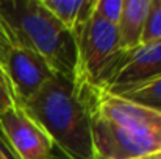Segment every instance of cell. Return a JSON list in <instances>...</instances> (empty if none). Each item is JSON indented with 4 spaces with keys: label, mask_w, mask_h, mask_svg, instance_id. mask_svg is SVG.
<instances>
[{
    "label": "cell",
    "mask_w": 161,
    "mask_h": 159,
    "mask_svg": "<svg viewBox=\"0 0 161 159\" xmlns=\"http://www.w3.org/2000/svg\"><path fill=\"white\" fill-rule=\"evenodd\" d=\"M49 134L64 159H97L92 144V87L58 73L20 105Z\"/></svg>",
    "instance_id": "6da1fadb"
},
{
    "label": "cell",
    "mask_w": 161,
    "mask_h": 159,
    "mask_svg": "<svg viewBox=\"0 0 161 159\" xmlns=\"http://www.w3.org/2000/svg\"><path fill=\"white\" fill-rule=\"evenodd\" d=\"M0 27L11 47L31 50L55 73L77 83V41L41 0H0Z\"/></svg>",
    "instance_id": "7a4b0ae2"
},
{
    "label": "cell",
    "mask_w": 161,
    "mask_h": 159,
    "mask_svg": "<svg viewBox=\"0 0 161 159\" xmlns=\"http://www.w3.org/2000/svg\"><path fill=\"white\" fill-rule=\"evenodd\" d=\"M74 38L78 53L77 83L102 91L127 55L120 49L116 25L102 19L94 9Z\"/></svg>",
    "instance_id": "3957f363"
},
{
    "label": "cell",
    "mask_w": 161,
    "mask_h": 159,
    "mask_svg": "<svg viewBox=\"0 0 161 159\" xmlns=\"http://www.w3.org/2000/svg\"><path fill=\"white\" fill-rule=\"evenodd\" d=\"M92 144L97 159H147L161 150V139L117 125L91 109Z\"/></svg>",
    "instance_id": "277c9868"
},
{
    "label": "cell",
    "mask_w": 161,
    "mask_h": 159,
    "mask_svg": "<svg viewBox=\"0 0 161 159\" xmlns=\"http://www.w3.org/2000/svg\"><path fill=\"white\" fill-rule=\"evenodd\" d=\"M0 128L19 159H64L49 134L20 105L0 114Z\"/></svg>",
    "instance_id": "5b68a950"
},
{
    "label": "cell",
    "mask_w": 161,
    "mask_h": 159,
    "mask_svg": "<svg viewBox=\"0 0 161 159\" xmlns=\"http://www.w3.org/2000/svg\"><path fill=\"white\" fill-rule=\"evenodd\" d=\"M161 78V41L141 44L127 52L122 64L102 89L111 95H122Z\"/></svg>",
    "instance_id": "8992f818"
},
{
    "label": "cell",
    "mask_w": 161,
    "mask_h": 159,
    "mask_svg": "<svg viewBox=\"0 0 161 159\" xmlns=\"http://www.w3.org/2000/svg\"><path fill=\"white\" fill-rule=\"evenodd\" d=\"M3 70L17 105L27 103L55 75L52 67L36 53L24 47H9Z\"/></svg>",
    "instance_id": "52a82bcc"
},
{
    "label": "cell",
    "mask_w": 161,
    "mask_h": 159,
    "mask_svg": "<svg viewBox=\"0 0 161 159\" xmlns=\"http://www.w3.org/2000/svg\"><path fill=\"white\" fill-rule=\"evenodd\" d=\"M92 111L117 125L161 139V112L150 108L92 89Z\"/></svg>",
    "instance_id": "ba28073f"
},
{
    "label": "cell",
    "mask_w": 161,
    "mask_h": 159,
    "mask_svg": "<svg viewBox=\"0 0 161 159\" xmlns=\"http://www.w3.org/2000/svg\"><path fill=\"white\" fill-rule=\"evenodd\" d=\"M153 0H124L120 19L116 25L120 49L131 52L142 44V34L150 16Z\"/></svg>",
    "instance_id": "9c48e42d"
},
{
    "label": "cell",
    "mask_w": 161,
    "mask_h": 159,
    "mask_svg": "<svg viewBox=\"0 0 161 159\" xmlns=\"http://www.w3.org/2000/svg\"><path fill=\"white\" fill-rule=\"evenodd\" d=\"M55 17L75 34L92 16L96 0H41Z\"/></svg>",
    "instance_id": "30bf717a"
},
{
    "label": "cell",
    "mask_w": 161,
    "mask_h": 159,
    "mask_svg": "<svg viewBox=\"0 0 161 159\" xmlns=\"http://www.w3.org/2000/svg\"><path fill=\"white\" fill-rule=\"evenodd\" d=\"M122 98H127L130 102L139 103V105L150 108L157 112H161V78L155 80L142 87H138L135 91H130L127 94L117 95Z\"/></svg>",
    "instance_id": "8fae6325"
},
{
    "label": "cell",
    "mask_w": 161,
    "mask_h": 159,
    "mask_svg": "<svg viewBox=\"0 0 161 159\" xmlns=\"http://www.w3.org/2000/svg\"><path fill=\"white\" fill-rule=\"evenodd\" d=\"M161 41V0H153L150 16L142 34V44Z\"/></svg>",
    "instance_id": "7c38bea8"
},
{
    "label": "cell",
    "mask_w": 161,
    "mask_h": 159,
    "mask_svg": "<svg viewBox=\"0 0 161 159\" xmlns=\"http://www.w3.org/2000/svg\"><path fill=\"white\" fill-rule=\"evenodd\" d=\"M124 0H96V13L108 22L117 25Z\"/></svg>",
    "instance_id": "4fadbf2b"
},
{
    "label": "cell",
    "mask_w": 161,
    "mask_h": 159,
    "mask_svg": "<svg viewBox=\"0 0 161 159\" xmlns=\"http://www.w3.org/2000/svg\"><path fill=\"white\" fill-rule=\"evenodd\" d=\"M16 105H17V102H16V97L13 94V89L9 86V81L6 78L3 67L0 66V114Z\"/></svg>",
    "instance_id": "5bb4252c"
},
{
    "label": "cell",
    "mask_w": 161,
    "mask_h": 159,
    "mask_svg": "<svg viewBox=\"0 0 161 159\" xmlns=\"http://www.w3.org/2000/svg\"><path fill=\"white\" fill-rule=\"evenodd\" d=\"M0 159H19L14 150L11 148V145L8 144L2 128H0Z\"/></svg>",
    "instance_id": "9a60e30c"
},
{
    "label": "cell",
    "mask_w": 161,
    "mask_h": 159,
    "mask_svg": "<svg viewBox=\"0 0 161 159\" xmlns=\"http://www.w3.org/2000/svg\"><path fill=\"white\" fill-rule=\"evenodd\" d=\"M9 47H11V45H9V42H8V39H6V34L3 33V30H2V27H0V66H2V67H3L5 56H6V52H8Z\"/></svg>",
    "instance_id": "2e32d148"
},
{
    "label": "cell",
    "mask_w": 161,
    "mask_h": 159,
    "mask_svg": "<svg viewBox=\"0 0 161 159\" xmlns=\"http://www.w3.org/2000/svg\"><path fill=\"white\" fill-rule=\"evenodd\" d=\"M147 159H161V150L160 151H157L155 155H152V156H149Z\"/></svg>",
    "instance_id": "e0dca14e"
}]
</instances>
